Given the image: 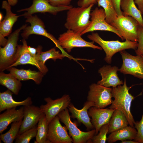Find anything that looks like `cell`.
<instances>
[{
  "label": "cell",
  "instance_id": "obj_1",
  "mask_svg": "<svg viewBox=\"0 0 143 143\" xmlns=\"http://www.w3.org/2000/svg\"><path fill=\"white\" fill-rule=\"evenodd\" d=\"M131 87L127 86L126 79H124V83L115 87H113L111 91L112 100L109 108L118 109L122 112L127 117L129 125L134 127L135 121L131 111V103L135 97L129 92Z\"/></svg>",
  "mask_w": 143,
  "mask_h": 143
},
{
  "label": "cell",
  "instance_id": "obj_2",
  "mask_svg": "<svg viewBox=\"0 0 143 143\" xmlns=\"http://www.w3.org/2000/svg\"><path fill=\"white\" fill-rule=\"evenodd\" d=\"M94 5L87 7H72L68 10L65 27L67 30L81 34L90 25L91 9Z\"/></svg>",
  "mask_w": 143,
  "mask_h": 143
},
{
  "label": "cell",
  "instance_id": "obj_3",
  "mask_svg": "<svg viewBox=\"0 0 143 143\" xmlns=\"http://www.w3.org/2000/svg\"><path fill=\"white\" fill-rule=\"evenodd\" d=\"M90 40L98 44L104 51L106 56L105 61L110 64L113 56L116 53L126 49H131L136 50L138 46V42L126 40L124 42L118 40L105 41L97 33H92L87 35Z\"/></svg>",
  "mask_w": 143,
  "mask_h": 143
},
{
  "label": "cell",
  "instance_id": "obj_4",
  "mask_svg": "<svg viewBox=\"0 0 143 143\" xmlns=\"http://www.w3.org/2000/svg\"><path fill=\"white\" fill-rule=\"evenodd\" d=\"M27 26L26 24L23 25L11 33L5 45L0 47V72L7 70L15 62L20 33Z\"/></svg>",
  "mask_w": 143,
  "mask_h": 143
},
{
  "label": "cell",
  "instance_id": "obj_5",
  "mask_svg": "<svg viewBox=\"0 0 143 143\" xmlns=\"http://www.w3.org/2000/svg\"><path fill=\"white\" fill-rule=\"evenodd\" d=\"M110 24L121 33L124 39L137 42L139 25L133 17L123 15L118 16Z\"/></svg>",
  "mask_w": 143,
  "mask_h": 143
},
{
  "label": "cell",
  "instance_id": "obj_6",
  "mask_svg": "<svg viewBox=\"0 0 143 143\" xmlns=\"http://www.w3.org/2000/svg\"><path fill=\"white\" fill-rule=\"evenodd\" d=\"M60 120L65 125L74 143H86L95 135V129L84 132L81 131L77 127L75 123L72 122L68 108L60 112L57 115Z\"/></svg>",
  "mask_w": 143,
  "mask_h": 143
},
{
  "label": "cell",
  "instance_id": "obj_7",
  "mask_svg": "<svg viewBox=\"0 0 143 143\" xmlns=\"http://www.w3.org/2000/svg\"><path fill=\"white\" fill-rule=\"evenodd\" d=\"M25 18L26 19V22L29 23L30 25L27 26L23 30L21 35L23 39H27L30 35L32 34L44 36L51 40L56 46L61 50L62 53L65 54L66 53L60 45L58 40L47 32L45 29L43 22L37 15H31Z\"/></svg>",
  "mask_w": 143,
  "mask_h": 143
},
{
  "label": "cell",
  "instance_id": "obj_8",
  "mask_svg": "<svg viewBox=\"0 0 143 143\" xmlns=\"http://www.w3.org/2000/svg\"><path fill=\"white\" fill-rule=\"evenodd\" d=\"M122 64L119 71L124 74L132 75L143 79V58L141 55H132L124 50L120 52Z\"/></svg>",
  "mask_w": 143,
  "mask_h": 143
},
{
  "label": "cell",
  "instance_id": "obj_9",
  "mask_svg": "<svg viewBox=\"0 0 143 143\" xmlns=\"http://www.w3.org/2000/svg\"><path fill=\"white\" fill-rule=\"evenodd\" d=\"M81 36L80 34L68 30L66 32L60 35L58 40L62 48L65 49L69 53L71 52L73 48L76 47H88L102 50L101 47L94 45V42L86 41Z\"/></svg>",
  "mask_w": 143,
  "mask_h": 143
},
{
  "label": "cell",
  "instance_id": "obj_10",
  "mask_svg": "<svg viewBox=\"0 0 143 143\" xmlns=\"http://www.w3.org/2000/svg\"><path fill=\"white\" fill-rule=\"evenodd\" d=\"M22 42V45H18L15 61L10 68L21 65L30 64L35 66L39 71L45 75L48 71V69L40 60L38 54L37 53L34 56L29 52L25 39H23Z\"/></svg>",
  "mask_w": 143,
  "mask_h": 143
},
{
  "label": "cell",
  "instance_id": "obj_11",
  "mask_svg": "<svg viewBox=\"0 0 143 143\" xmlns=\"http://www.w3.org/2000/svg\"><path fill=\"white\" fill-rule=\"evenodd\" d=\"M90 16L91 23L87 28L81 34V36L94 31H108L115 33L122 40H124L121 33L106 21L105 13L103 8L96 7L91 12Z\"/></svg>",
  "mask_w": 143,
  "mask_h": 143
},
{
  "label": "cell",
  "instance_id": "obj_12",
  "mask_svg": "<svg viewBox=\"0 0 143 143\" xmlns=\"http://www.w3.org/2000/svg\"><path fill=\"white\" fill-rule=\"evenodd\" d=\"M112 88L93 83L89 86L87 100L94 103L95 106L104 108L111 104Z\"/></svg>",
  "mask_w": 143,
  "mask_h": 143
},
{
  "label": "cell",
  "instance_id": "obj_13",
  "mask_svg": "<svg viewBox=\"0 0 143 143\" xmlns=\"http://www.w3.org/2000/svg\"><path fill=\"white\" fill-rule=\"evenodd\" d=\"M44 100L46 104L42 105L40 107L45 115L48 124L60 112L68 108L71 103L69 95L66 94L54 100L50 97L45 98Z\"/></svg>",
  "mask_w": 143,
  "mask_h": 143
},
{
  "label": "cell",
  "instance_id": "obj_14",
  "mask_svg": "<svg viewBox=\"0 0 143 143\" xmlns=\"http://www.w3.org/2000/svg\"><path fill=\"white\" fill-rule=\"evenodd\" d=\"M73 7L71 5L67 6H54L51 5L48 0H33L31 6L29 7L19 10L17 12L25 11L22 15L25 18L38 13H48L56 15L57 13L68 10Z\"/></svg>",
  "mask_w": 143,
  "mask_h": 143
},
{
  "label": "cell",
  "instance_id": "obj_15",
  "mask_svg": "<svg viewBox=\"0 0 143 143\" xmlns=\"http://www.w3.org/2000/svg\"><path fill=\"white\" fill-rule=\"evenodd\" d=\"M56 116L48 124L47 139L50 143H72L73 140L69 135L66 127L60 122Z\"/></svg>",
  "mask_w": 143,
  "mask_h": 143
},
{
  "label": "cell",
  "instance_id": "obj_16",
  "mask_svg": "<svg viewBox=\"0 0 143 143\" xmlns=\"http://www.w3.org/2000/svg\"><path fill=\"white\" fill-rule=\"evenodd\" d=\"M44 114L38 106L32 105L24 106L23 120L18 135L36 126Z\"/></svg>",
  "mask_w": 143,
  "mask_h": 143
},
{
  "label": "cell",
  "instance_id": "obj_17",
  "mask_svg": "<svg viewBox=\"0 0 143 143\" xmlns=\"http://www.w3.org/2000/svg\"><path fill=\"white\" fill-rule=\"evenodd\" d=\"M119 69L117 66L110 65H104L100 68L98 73L102 79L98 81L97 83L108 88L115 87L123 85L124 82L120 79L117 74Z\"/></svg>",
  "mask_w": 143,
  "mask_h": 143
},
{
  "label": "cell",
  "instance_id": "obj_18",
  "mask_svg": "<svg viewBox=\"0 0 143 143\" xmlns=\"http://www.w3.org/2000/svg\"><path fill=\"white\" fill-rule=\"evenodd\" d=\"M115 109L97 108L95 106L90 108L88 110L91 121L97 134L101 127L103 125L108 123Z\"/></svg>",
  "mask_w": 143,
  "mask_h": 143
},
{
  "label": "cell",
  "instance_id": "obj_19",
  "mask_svg": "<svg viewBox=\"0 0 143 143\" xmlns=\"http://www.w3.org/2000/svg\"><path fill=\"white\" fill-rule=\"evenodd\" d=\"M93 106H95L94 103L87 100L81 109H77L71 103L68 107L69 111L71 113V117L73 119H76L79 122L82 123L88 131L94 129L88 113V109Z\"/></svg>",
  "mask_w": 143,
  "mask_h": 143
},
{
  "label": "cell",
  "instance_id": "obj_20",
  "mask_svg": "<svg viewBox=\"0 0 143 143\" xmlns=\"http://www.w3.org/2000/svg\"><path fill=\"white\" fill-rule=\"evenodd\" d=\"M11 6L7 1H3L2 8L5 10L6 13L3 19L0 22V37L9 36L11 33L13 25L18 18L22 16V15H17L13 13Z\"/></svg>",
  "mask_w": 143,
  "mask_h": 143
},
{
  "label": "cell",
  "instance_id": "obj_21",
  "mask_svg": "<svg viewBox=\"0 0 143 143\" xmlns=\"http://www.w3.org/2000/svg\"><path fill=\"white\" fill-rule=\"evenodd\" d=\"M24 109L23 106L18 109H16V108L9 109L0 114V134H2L11 123L23 119Z\"/></svg>",
  "mask_w": 143,
  "mask_h": 143
},
{
  "label": "cell",
  "instance_id": "obj_22",
  "mask_svg": "<svg viewBox=\"0 0 143 143\" xmlns=\"http://www.w3.org/2000/svg\"><path fill=\"white\" fill-rule=\"evenodd\" d=\"M13 93L8 89L6 91L0 92V112L7 109L17 106H23L32 105V101L31 98L28 97L24 100L17 101L13 99L12 95Z\"/></svg>",
  "mask_w": 143,
  "mask_h": 143
},
{
  "label": "cell",
  "instance_id": "obj_23",
  "mask_svg": "<svg viewBox=\"0 0 143 143\" xmlns=\"http://www.w3.org/2000/svg\"><path fill=\"white\" fill-rule=\"evenodd\" d=\"M7 70L20 81L32 80L37 84L41 83L44 75L40 71L37 72L30 69H19L14 67H10Z\"/></svg>",
  "mask_w": 143,
  "mask_h": 143
},
{
  "label": "cell",
  "instance_id": "obj_24",
  "mask_svg": "<svg viewBox=\"0 0 143 143\" xmlns=\"http://www.w3.org/2000/svg\"><path fill=\"white\" fill-rule=\"evenodd\" d=\"M137 134L136 128L129 125L110 133L107 138V141L108 143H113L118 141L134 140Z\"/></svg>",
  "mask_w": 143,
  "mask_h": 143
},
{
  "label": "cell",
  "instance_id": "obj_25",
  "mask_svg": "<svg viewBox=\"0 0 143 143\" xmlns=\"http://www.w3.org/2000/svg\"><path fill=\"white\" fill-rule=\"evenodd\" d=\"M135 4L134 0H121L120 7L123 10L122 14L133 17L137 21L139 26L143 28L142 14Z\"/></svg>",
  "mask_w": 143,
  "mask_h": 143
},
{
  "label": "cell",
  "instance_id": "obj_26",
  "mask_svg": "<svg viewBox=\"0 0 143 143\" xmlns=\"http://www.w3.org/2000/svg\"><path fill=\"white\" fill-rule=\"evenodd\" d=\"M108 124V133H109L128 126L129 123L124 113L119 110L115 109L110 119Z\"/></svg>",
  "mask_w": 143,
  "mask_h": 143
},
{
  "label": "cell",
  "instance_id": "obj_27",
  "mask_svg": "<svg viewBox=\"0 0 143 143\" xmlns=\"http://www.w3.org/2000/svg\"><path fill=\"white\" fill-rule=\"evenodd\" d=\"M0 84L16 95L18 94L22 86L20 81L10 73L6 74L3 71L0 73Z\"/></svg>",
  "mask_w": 143,
  "mask_h": 143
},
{
  "label": "cell",
  "instance_id": "obj_28",
  "mask_svg": "<svg viewBox=\"0 0 143 143\" xmlns=\"http://www.w3.org/2000/svg\"><path fill=\"white\" fill-rule=\"evenodd\" d=\"M48 124L44 114L38 123L36 140L34 143H50L47 139Z\"/></svg>",
  "mask_w": 143,
  "mask_h": 143
},
{
  "label": "cell",
  "instance_id": "obj_29",
  "mask_svg": "<svg viewBox=\"0 0 143 143\" xmlns=\"http://www.w3.org/2000/svg\"><path fill=\"white\" fill-rule=\"evenodd\" d=\"M37 53L38 54L40 60L44 64L48 60L52 59L54 61L58 59H62L65 56V55L60 53L59 51L56 50L53 48L45 52L42 51V47L39 46L37 48Z\"/></svg>",
  "mask_w": 143,
  "mask_h": 143
},
{
  "label": "cell",
  "instance_id": "obj_30",
  "mask_svg": "<svg viewBox=\"0 0 143 143\" xmlns=\"http://www.w3.org/2000/svg\"><path fill=\"white\" fill-rule=\"evenodd\" d=\"M23 119L12 123L10 128L7 132L1 134V140L5 143H12L18 135Z\"/></svg>",
  "mask_w": 143,
  "mask_h": 143
},
{
  "label": "cell",
  "instance_id": "obj_31",
  "mask_svg": "<svg viewBox=\"0 0 143 143\" xmlns=\"http://www.w3.org/2000/svg\"><path fill=\"white\" fill-rule=\"evenodd\" d=\"M97 3L98 7H102L104 10L106 21L110 24L113 22L118 15L111 0H98Z\"/></svg>",
  "mask_w": 143,
  "mask_h": 143
},
{
  "label": "cell",
  "instance_id": "obj_32",
  "mask_svg": "<svg viewBox=\"0 0 143 143\" xmlns=\"http://www.w3.org/2000/svg\"><path fill=\"white\" fill-rule=\"evenodd\" d=\"M37 132V126L26 130L18 135L15 140V143H28L33 138L36 137Z\"/></svg>",
  "mask_w": 143,
  "mask_h": 143
},
{
  "label": "cell",
  "instance_id": "obj_33",
  "mask_svg": "<svg viewBox=\"0 0 143 143\" xmlns=\"http://www.w3.org/2000/svg\"><path fill=\"white\" fill-rule=\"evenodd\" d=\"M109 131L108 123L102 125L100 128L99 133L94 135L87 143H105L107 141V134Z\"/></svg>",
  "mask_w": 143,
  "mask_h": 143
},
{
  "label": "cell",
  "instance_id": "obj_34",
  "mask_svg": "<svg viewBox=\"0 0 143 143\" xmlns=\"http://www.w3.org/2000/svg\"><path fill=\"white\" fill-rule=\"evenodd\" d=\"M134 127L137 130V134L134 140L143 143V113L141 120L135 122Z\"/></svg>",
  "mask_w": 143,
  "mask_h": 143
},
{
  "label": "cell",
  "instance_id": "obj_35",
  "mask_svg": "<svg viewBox=\"0 0 143 143\" xmlns=\"http://www.w3.org/2000/svg\"><path fill=\"white\" fill-rule=\"evenodd\" d=\"M138 46L135 52L137 55L143 56V28L139 26L138 29Z\"/></svg>",
  "mask_w": 143,
  "mask_h": 143
},
{
  "label": "cell",
  "instance_id": "obj_36",
  "mask_svg": "<svg viewBox=\"0 0 143 143\" xmlns=\"http://www.w3.org/2000/svg\"><path fill=\"white\" fill-rule=\"evenodd\" d=\"M50 4L54 6H67L70 5L72 0H48Z\"/></svg>",
  "mask_w": 143,
  "mask_h": 143
},
{
  "label": "cell",
  "instance_id": "obj_37",
  "mask_svg": "<svg viewBox=\"0 0 143 143\" xmlns=\"http://www.w3.org/2000/svg\"><path fill=\"white\" fill-rule=\"evenodd\" d=\"M98 0H79L77 3V4L79 7H87L91 5L96 3Z\"/></svg>",
  "mask_w": 143,
  "mask_h": 143
},
{
  "label": "cell",
  "instance_id": "obj_38",
  "mask_svg": "<svg viewBox=\"0 0 143 143\" xmlns=\"http://www.w3.org/2000/svg\"><path fill=\"white\" fill-rule=\"evenodd\" d=\"M121 0H111L114 8L118 15H122V11L120 7Z\"/></svg>",
  "mask_w": 143,
  "mask_h": 143
},
{
  "label": "cell",
  "instance_id": "obj_39",
  "mask_svg": "<svg viewBox=\"0 0 143 143\" xmlns=\"http://www.w3.org/2000/svg\"><path fill=\"white\" fill-rule=\"evenodd\" d=\"M134 2L138 6V9L142 14H143V0H134Z\"/></svg>",
  "mask_w": 143,
  "mask_h": 143
},
{
  "label": "cell",
  "instance_id": "obj_40",
  "mask_svg": "<svg viewBox=\"0 0 143 143\" xmlns=\"http://www.w3.org/2000/svg\"><path fill=\"white\" fill-rule=\"evenodd\" d=\"M27 48L29 52L31 55L34 56L36 55L37 52V48L32 47L28 46Z\"/></svg>",
  "mask_w": 143,
  "mask_h": 143
},
{
  "label": "cell",
  "instance_id": "obj_41",
  "mask_svg": "<svg viewBox=\"0 0 143 143\" xmlns=\"http://www.w3.org/2000/svg\"><path fill=\"white\" fill-rule=\"evenodd\" d=\"M8 3L11 6H14L17 3L18 0H7Z\"/></svg>",
  "mask_w": 143,
  "mask_h": 143
},
{
  "label": "cell",
  "instance_id": "obj_42",
  "mask_svg": "<svg viewBox=\"0 0 143 143\" xmlns=\"http://www.w3.org/2000/svg\"><path fill=\"white\" fill-rule=\"evenodd\" d=\"M121 143H139L138 141L131 140H127L121 141Z\"/></svg>",
  "mask_w": 143,
  "mask_h": 143
},
{
  "label": "cell",
  "instance_id": "obj_43",
  "mask_svg": "<svg viewBox=\"0 0 143 143\" xmlns=\"http://www.w3.org/2000/svg\"><path fill=\"white\" fill-rule=\"evenodd\" d=\"M3 18V15L0 12V22L2 21V20Z\"/></svg>",
  "mask_w": 143,
  "mask_h": 143
},
{
  "label": "cell",
  "instance_id": "obj_44",
  "mask_svg": "<svg viewBox=\"0 0 143 143\" xmlns=\"http://www.w3.org/2000/svg\"><path fill=\"white\" fill-rule=\"evenodd\" d=\"M142 56V57L143 58V55H141Z\"/></svg>",
  "mask_w": 143,
  "mask_h": 143
}]
</instances>
